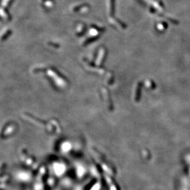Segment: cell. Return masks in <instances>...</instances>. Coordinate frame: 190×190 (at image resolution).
<instances>
[{"mask_svg": "<svg viewBox=\"0 0 190 190\" xmlns=\"http://www.w3.org/2000/svg\"><path fill=\"white\" fill-rule=\"evenodd\" d=\"M115 0H110V14L111 16H113L114 14V9H115Z\"/></svg>", "mask_w": 190, "mask_h": 190, "instance_id": "cell-1", "label": "cell"}]
</instances>
